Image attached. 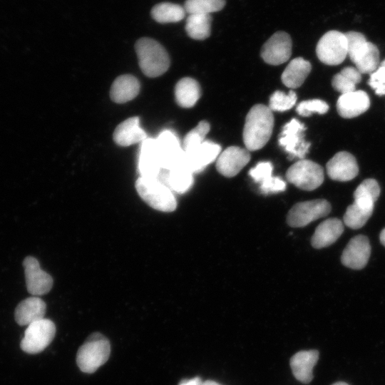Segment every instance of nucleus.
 Masks as SVG:
<instances>
[{"mask_svg":"<svg viewBox=\"0 0 385 385\" xmlns=\"http://www.w3.org/2000/svg\"><path fill=\"white\" fill-rule=\"evenodd\" d=\"M274 127V115L263 104L253 106L247 114L243 129V141L249 151L264 147L270 140Z\"/></svg>","mask_w":385,"mask_h":385,"instance_id":"nucleus-1","label":"nucleus"},{"mask_svg":"<svg viewBox=\"0 0 385 385\" xmlns=\"http://www.w3.org/2000/svg\"><path fill=\"white\" fill-rule=\"evenodd\" d=\"M139 66L148 77L155 78L165 73L170 66V58L165 48L150 38H141L135 45Z\"/></svg>","mask_w":385,"mask_h":385,"instance_id":"nucleus-2","label":"nucleus"},{"mask_svg":"<svg viewBox=\"0 0 385 385\" xmlns=\"http://www.w3.org/2000/svg\"><path fill=\"white\" fill-rule=\"evenodd\" d=\"M347 41V55L361 73H373L379 66V51L374 43L367 41L360 32L345 34Z\"/></svg>","mask_w":385,"mask_h":385,"instance_id":"nucleus-3","label":"nucleus"},{"mask_svg":"<svg viewBox=\"0 0 385 385\" xmlns=\"http://www.w3.org/2000/svg\"><path fill=\"white\" fill-rule=\"evenodd\" d=\"M111 354L109 341L101 334H92L78 349L76 363L81 371L91 374L108 359Z\"/></svg>","mask_w":385,"mask_h":385,"instance_id":"nucleus-4","label":"nucleus"},{"mask_svg":"<svg viewBox=\"0 0 385 385\" xmlns=\"http://www.w3.org/2000/svg\"><path fill=\"white\" fill-rule=\"evenodd\" d=\"M140 197L151 207L162 212H173L177 201L172 190L158 178L140 176L135 182Z\"/></svg>","mask_w":385,"mask_h":385,"instance_id":"nucleus-5","label":"nucleus"},{"mask_svg":"<svg viewBox=\"0 0 385 385\" xmlns=\"http://www.w3.org/2000/svg\"><path fill=\"white\" fill-rule=\"evenodd\" d=\"M286 178L298 188L311 191L322 184L324 171L317 163L301 159L288 168L286 172Z\"/></svg>","mask_w":385,"mask_h":385,"instance_id":"nucleus-6","label":"nucleus"},{"mask_svg":"<svg viewBox=\"0 0 385 385\" xmlns=\"http://www.w3.org/2000/svg\"><path fill=\"white\" fill-rule=\"evenodd\" d=\"M56 333L54 323L48 319L34 322L25 330L21 348L26 353L35 354L43 351L52 342Z\"/></svg>","mask_w":385,"mask_h":385,"instance_id":"nucleus-7","label":"nucleus"},{"mask_svg":"<svg viewBox=\"0 0 385 385\" xmlns=\"http://www.w3.org/2000/svg\"><path fill=\"white\" fill-rule=\"evenodd\" d=\"M318 58L330 66L340 64L347 56V41L345 34L332 30L324 34L317 43Z\"/></svg>","mask_w":385,"mask_h":385,"instance_id":"nucleus-8","label":"nucleus"},{"mask_svg":"<svg viewBox=\"0 0 385 385\" xmlns=\"http://www.w3.org/2000/svg\"><path fill=\"white\" fill-rule=\"evenodd\" d=\"M330 211L331 205L324 199L298 202L289 211L287 222L292 227H304L315 220L327 216Z\"/></svg>","mask_w":385,"mask_h":385,"instance_id":"nucleus-9","label":"nucleus"},{"mask_svg":"<svg viewBox=\"0 0 385 385\" xmlns=\"http://www.w3.org/2000/svg\"><path fill=\"white\" fill-rule=\"evenodd\" d=\"M303 123L292 118L282 128L279 137V144L289 154L290 160L295 158L303 159L309 151L310 143L304 140Z\"/></svg>","mask_w":385,"mask_h":385,"instance_id":"nucleus-10","label":"nucleus"},{"mask_svg":"<svg viewBox=\"0 0 385 385\" xmlns=\"http://www.w3.org/2000/svg\"><path fill=\"white\" fill-rule=\"evenodd\" d=\"M156 142L163 170H169L185 162L183 148L173 131H162L156 138Z\"/></svg>","mask_w":385,"mask_h":385,"instance_id":"nucleus-11","label":"nucleus"},{"mask_svg":"<svg viewBox=\"0 0 385 385\" xmlns=\"http://www.w3.org/2000/svg\"><path fill=\"white\" fill-rule=\"evenodd\" d=\"M292 47L290 36L284 31H277L262 46L261 56L268 64L279 65L290 58Z\"/></svg>","mask_w":385,"mask_h":385,"instance_id":"nucleus-12","label":"nucleus"},{"mask_svg":"<svg viewBox=\"0 0 385 385\" xmlns=\"http://www.w3.org/2000/svg\"><path fill=\"white\" fill-rule=\"evenodd\" d=\"M26 284L28 292L34 296L48 293L52 288L53 279L41 269L38 261L29 256L23 262Z\"/></svg>","mask_w":385,"mask_h":385,"instance_id":"nucleus-13","label":"nucleus"},{"mask_svg":"<svg viewBox=\"0 0 385 385\" xmlns=\"http://www.w3.org/2000/svg\"><path fill=\"white\" fill-rule=\"evenodd\" d=\"M141 177L158 178L163 170L156 138H147L141 142L138 161Z\"/></svg>","mask_w":385,"mask_h":385,"instance_id":"nucleus-14","label":"nucleus"},{"mask_svg":"<svg viewBox=\"0 0 385 385\" xmlns=\"http://www.w3.org/2000/svg\"><path fill=\"white\" fill-rule=\"evenodd\" d=\"M250 160V154L247 148L230 146L217 157L216 168L221 175L231 178L238 174Z\"/></svg>","mask_w":385,"mask_h":385,"instance_id":"nucleus-15","label":"nucleus"},{"mask_svg":"<svg viewBox=\"0 0 385 385\" xmlns=\"http://www.w3.org/2000/svg\"><path fill=\"white\" fill-rule=\"evenodd\" d=\"M220 151L221 147L219 144L204 140L199 145L184 150L185 163L192 173L200 172L215 160Z\"/></svg>","mask_w":385,"mask_h":385,"instance_id":"nucleus-16","label":"nucleus"},{"mask_svg":"<svg viewBox=\"0 0 385 385\" xmlns=\"http://www.w3.org/2000/svg\"><path fill=\"white\" fill-rule=\"evenodd\" d=\"M371 254V245L368 238L361 235H356L350 240L344 250L342 263L354 270L364 268Z\"/></svg>","mask_w":385,"mask_h":385,"instance_id":"nucleus-17","label":"nucleus"},{"mask_svg":"<svg viewBox=\"0 0 385 385\" xmlns=\"http://www.w3.org/2000/svg\"><path fill=\"white\" fill-rule=\"evenodd\" d=\"M329 177L337 181H349L359 173L356 160L351 153L342 151L336 153L327 163Z\"/></svg>","mask_w":385,"mask_h":385,"instance_id":"nucleus-18","label":"nucleus"},{"mask_svg":"<svg viewBox=\"0 0 385 385\" xmlns=\"http://www.w3.org/2000/svg\"><path fill=\"white\" fill-rule=\"evenodd\" d=\"M369 106V96L360 90L342 94L337 102L338 113L345 118H351L361 115L368 110Z\"/></svg>","mask_w":385,"mask_h":385,"instance_id":"nucleus-19","label":"nucleus"},{"mask_svg":"<svg viewBox=\"0 0 385 385\" xmlns=\"http://www.w3.org/2000/svg\"><path fill=\"white\" fill-rule=\"evenodd\" d=\"M192 174L193 173L183 162L169 170H163L158 179L171 190L184 193L192 185Z\"/></svg>","mask_w":385,"mask_h":385,"instance_id":"nucleus-20","label":"nucleus"},{"mask_svg":"<svg viewBox=\"0 0 385 385\" xmlns=\"http://www.w3.org/2000/svg\"><path fill=\"white\" fill-rule=\"evenodd\" d=\"M319 359L317 350L300 351L290 359V367L294 376L303 384L313 379V369Z\"/></svg>","mask_w":385,"mask_h":385,"instance_id":"nucleus-21","label":"nucleus"},{"mask_svg":"<svg viewBox=\"0 0 385 385\" xmlns=\"http://www.w3.org/2000/svg\"><path fill=\"white\" fill-rule=\"evenodd\" d=\"M113 140L120 146L141 143L147 138L145 131L140 125L138 117H130L121 122L113 132Z\"/></svg>","mask_w":385,"mask_h":385,"instance_id":"nucleus-22","label":"nucleus"},{"mask_svg":"<svg viewBox=\"0 0 385 385\" xmlns=\"http://www.w3.org/2000/svg\"><path fill=\"white\" fill-rule=\"evenodd\" d=\"M46 303L37 296L29 297L21 302L15 310V319L21 326L30 324L44 318Z\"/></svg>","mask_w":385,"mask_h":385,"instance_id":"nucleus-23","label":"nucleus"},{"mask_svg":"<svg viewBox=\"0 0 385 385\" xmlns=\"http://www.w3.org/2000/svg\"><path fill=\"white\" fill-rule=\"evenodd\" d=\"M344 231L342 222L338 218H329L321 222L312 237V245L320 249L335 242Z\"/></svg>","mask_w":385,"mask_h":385,"instance_id":"nucleus-24","label":"nucleus"},{"mask_svg":"<svg viewBox=\"0 0 385 385\" xmlns=\"http://www.w3.org/2000/svg\"><path fill=\"white\" fill-rule=\"evenodd\" d=\"M140 82L130 74L121 75L113 81L110 91V97L117 103H124L135 98L140 91Z\"/></svg>","mask_w":385,"mask_h":385,"instance_id":"nucleus-25","label":"nucleus"},{"mask_svg":"<svg viewBox=\"0 0 385 385\" xmlns=\"http://www.w3.org/2000/svg\"><path fill=\"white\" fill-rule=\"evenodd\" d=\"M312 69L310 63L302 57L292 60L282 74V81L288 88H297L302 85Z\"/></svg>","mask_w":385,"mask_h":385,"instance_id":"nucleus-26","label":"nucleus"},{"mask_svg":"<svg viewBox=\"0 0 385 385\" xmlns=\"http://www.w3.org/2000/svg\"><path fill=\"white\" fill-rule=\"evenodd\" d=\"M200 96V86L194 78H183L175 85V101L180 107L191 108L194 106Z\"/></svg>","mask_w":385,"mask_h":385,"instance_id":"nucleus-27","label":"nucleus"},{"mask_svg":"<svg viewBox=\"0 0 385 385\" xmlns=\"http://www.w3.org/2000/svg\"><path fill=\"white\" fill-rule=\"evenodd\" d=\"M380 195V188L376 180H364L354 192V202L367 210H374V202Z\"/></svg>","mask_w":385,"mask_h":385,"instance_id":"nucleus-28","label":"nucleus"},{"mask_svg":"<svg viewBox=\"0 0 385 385\" xmlns=\"http://www.w3.org/2000/svg\"><path fill=\"white\" fill-rule=\"evenodd\" d=\"M211 22L210 14H192L187 18L185 31L193 39L205 40L210 35Z\"/></svg>","mask_w":385,"mask_h":385,"instance_id":"nucleus-29","label":"nucleus"},{"mask_svg":"<svg viewBox=\"0 0 385 385\" xmlns=\"http://www.w3.org/2000/svg\"><path fill=\"white\" fill-rule=\"evenodd\" d=\"M185 8L180 5L163 2L153 8L151 16L155 21L160 24L176 23L185 17Z\"/></svg>","mask_w":385,"mask_h":385,"instance_id":"nucleus-30","label":"nucleus"},{"mask_svg":"<svg viewBox=\"0 0 385 385\" xmlns=\"http://www.w3.org/2000/svg\"><path fill=\"white\" fill-rule=\"evenodd\" d=\"M361 79V73L356 67L348 66L336 74L332 81L333 88L342 94L355 91Z\"/></svg>","mask_w":385,"mask_h":385,"instance_id":"nucleus-31","label":"nucleus"},{"mask_svg":"<svg viewBox=\"0 0 385 385\" xmlns=\"http://www.w3.org/2000/svg\"><path fill=\"white\" fill-rule=\"evenodd\" d=\"M373 210L364 209L353 202L346 208L344 215V222L351 229H359L366 224Z\"/></svg>","mask_w":385,"mask_h":385,"instance_id":"nucleus-32","label":"nucleus"},{"mask_svg":"<svg viewBox=\"0 0 385 385\" xmlns=\"http://www.w3.org/2000/svg\"><path fill=\"white\" fill-rule=\"evenodd\" d=\"M225 0H186L184 8L187 13L210 14L223 9Z\"/></svg>","mask_w":385,"mask_h":385,"instance_id":"nucleus-33","label":"nucleus"},{"mask_svg":"<svg viewBox=\"0 0 385 385\" xmlns=\"http://www.w3.org/2000/svg\"><path fill=\"white\" fill-rule=\"evenodd\" d=\"M297 95L294 91L285 93L281 91L274 92L270 98L269 108L274 111L283 112L291 109L297 101Z\"/></svg>","mask_w":385,"mask_h":385,"instance_id":"nucleus-34","label":"nucleus"},{"mask_svg":"<svg viewBox=\"0 0 385 385\" xmlns=\"http://www.w3.org/2000/svg\"><path fill=\"white\" fill-rule=\"evenodd\" d=\"M210 124L206 120H201L197 125L187 133L183 140V150H189L201 144L210 131Z\"/></svg>","mask_w":385,"mask_h":385,"instance_id":"nucleus-35","label":"nucleus"},{"mask_svg":"<svg viewBox=\"0 0 385 385\" xmlns=\"http://www.w3.org/2000/svg\"><path fill=\"white\" fill-rule=\"evenodd\" d=\"M329 110V105L320 99H312L302 101L296 108L297 113L304 117L313 113L324 114Z\"/></svg>","mask_w":385,"mask_h":385,"instance_id":"nucleus-36","label":"nucleus"},{"mask_svg":"<svg viewBox=\"0 0 385 385\" xmlns=\"http://www.w3.org/2000/svg\"><path fill=\"white\" fill-rule=\"evenodd\" d=\"M368 83L377 95H385V60L370 74Z\"/></svg>","mask_w":385,"mask_h":385,"instance_id":"nucleus-37","label":"nucleus"},{"mask_svg":"<svg viewBox=\"0 0 385 385\" xmlns=\"http://www.w3.org/2000/svg\"><path fill=\"white\" fill-rule=\"evenodd\" d=\"M273 167L270 162H260L250 170L249 175L258 183H262L272 176Z\"/></svg>","mask_w":385,"mask_h":385,"instance_id":"nucleus-38","label":"nucleus"},{"mask_svg":"<svg viewBox=\"0 0 385 385\" xmlns=\"http://www.w3.org/2000/svg\"><path fill=\"white\" fill-rule=\"evenodd\" d=\"M286 188V183L279 177L272 176L260 183V191L263 194L282 192Z\"/></svg>","mask_w":385,"mask_h":385,"instance_id":"nucleus-39","label":"nucleus"},{"mask_svg":"<svg viewBox=\"0 0 385 385\" xmlns=\"http://www.w3.org/2000/svg\"><path fill=\"white\" fill-rule=\"evenodd\" d=\"M202 383L203 381L200 377L195 376L189 379H183L179 383L178 385H202Z\"/></svg>","mask_w":385,"mask_h":385,"instance_id":"nucleus-40","label":"nucleus"},{"mask_svg":"<svg viewBox=\"0 0 385 385\" xmlns=\"http://www.w3.org/2000/svg\"><path fill=\"white\" fill-rule=\"evenodd\" d=\"M380 241L381 244L385 246V228L383 229L380 233Z\"/></svg>","mask_w":385,"mask_h":385,"instance_id":"nucleus-41","label":"nucleus"},{"mask_svg":"<svg viewBox=\"0 0 385 385\" xmlns=\"http://www.w3.org/2000/svg\"><path fill=\"white\" fill-rule=\"evenodd\" d=\"M202 385H221V384L212 380H207V381H203Z\"/></svg>","mask_w":385,"mask_h":385,"instance_id":"nucleus-42","label":"nucleus"},{"mask_svg":"<svg viewBox=\"0 0 385 385\" xmlns=\"http://www.w3.org/2000/svg\"><path fill=\"white\" fill-rule=\"evenodd\" d=\"M332 385H349L346 382H343V381H339V382H336Z\"/></svg>","mask_w":385,"mask_h":385,"instance_id":"nucleus-43","label":"nucleus"}]
</instances>
